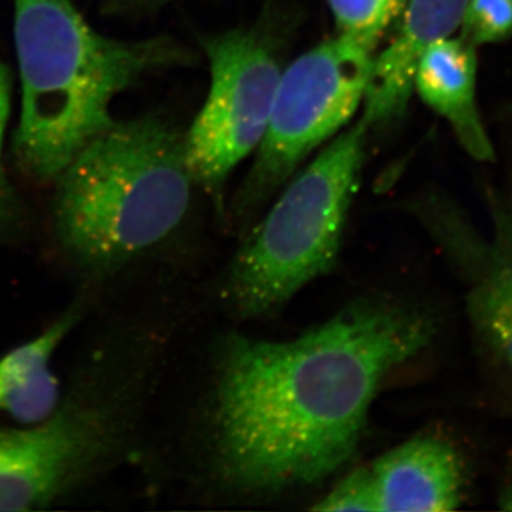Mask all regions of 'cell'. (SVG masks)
<instances>
[{"instance_id": "1", "label": "cell", "mask_w": 512, "mask_h": 512, "mask_svg": "<svg viewBox=\"0 0 512 512\" xmlns=\"http://www.w3.org/2000/svg\"><path fill=\"white\" fill-rule=\"evenodd\" d=\"M434 333L421 309L369 299L295 339L228 336L210 409L212 467L221 483L261 497L335 474L355 454L384 380Z\"/></svg>"}, {"instance_id": "2", "label": "cell", "mask_w": 512, "mask_h": 512, "mask_svg": "<svg viewBox=\"0 0 512 512\" xmlns=\"http://www.w3.org/2000/svg\"><path fill=\"white\" fill-rule=\"evenodd\" d=\"M22 103L13 133L19 170L37 183L57 175L114 123V100L158 70L191 64L168 36L123 40L87 22L74 0H12Z\"/></svg>"}, {"instance_id": "3", "label": "cell", "mask_w": 512, "mask_h": 512, "mask_svg": "<svg viewBox=\"0 0 512 512\" xmlns=\"http://www.w3.org/2000/svg\"><path fill=\"white\" fill-rule=\"evenodd\" d=\"M53 220L74 261L103 272L157 247L190 210L184 133L147 114L114 121L57 175Z\"/></svg>"}, {"instance_id": "4", "label": "cell", "mask_w": 512, "mask_h": 512, "mask_svg": "<svg viewBox=\"0 0 512 512\" xmlns=\"http://www.w3.org/2000/svg\"><path fill=\"white\" fill-rule=\"evenodd\" d=\"M369 131L360 119L339 134L245 232L222 286L235 315L258 318L282 308L336 264Z\"/></svg>"}, {"instance_id": "5", "label": "cell", "mask_w": 512, "mask_h": 512, "mask_svg": "<svg viewBox=\"0 0 512 512\" xmlns=\"http://www.w3.org/2000/svg\"><path fill=\"white\" fill-rule=\"evenodd\" d=\"M375 55L376 49L338 33L282 72L254 164L232 205L242 234L303 161L350 123L362 106Z\"/></svg>"}, {"instance_id": "6", "label": "cell", "mask_w": 512, "mask_h": 512, "mask_svg": "<svg viewBox=\"0 0 512 512\" xmlns=\"http://www.w3.org/2000/svg\"><path fill=\"white\" fill-rule=\"evenodd\" d=\"M202 46L211 87L184 133L185 157L195 185L222 210L228 178L264 137L282 70L274 42L259 29L205 37Z\"/></svg>"}, {"instance_id": "7", "label": "cell", "mask_w": 512, "mask_h": 512, "mask_svg": "<svg viewBox=\"0 0 512 512\" xmlns=\"http://www.w3.org/2000/svg\"><path fill=\"white\" fill-rule=\"evenodd\" d=\"M126 407L93 400L57 407L23 430H0V511L45 508L109 466L126 437Z\"/></svg>"}, {"instance_id": "8", "label": "cell", "mask_w": 512, "mask_h": 512, "mask_svg": "<svg viewBox=\"0 0 512 512\" xmlns=\"http://www.w3.org/2000/svg\"><path fill=\"white\" fill-rule=\"evenodd\" d=\"M466 464L441 436L414 437L370 466L356 468L312 510L323 512H443L460 507Z\"/></svg>"}, {"instance_id": "9", "label": "cell", "mask_w": 512, "mask_h": 512, "mask_svg": "<svg viewBox=\"0 0 512 512\" xmlns=\"http://www.w3.org/2000/svg\"><path fill=\"white\" fill-rule=\"evenodd\" d=\"M493 205L490 242L471 234L444 202H429L420 215L466 274L468 319L481 348L512 382V191Z\"/></svg>"}, {"instance_id": "10", "label": "cell", "mask_w": 512, "mask_h": 512, "mask_svg": "<svg viewBox=\"0 0 512 512\" xmlns=\"http://www.w3.org/2000/svg\"><path fill=\"white\" fill-rule=\"evenodd\" d=\"M466 3L407 0L389 45L373 57L362 103V120L370 130L387 126L406 113L421 57L437 40L460 29Z\"/></svg>"}, {"instance_id": "11", "label": "cell", "mask_w": 512, "mask_h": 512, "mask_svg": "<svg viewBox=\"0 0 512 512\" xmlns=\"http://www.w3.org/2000/svg\"><path fill=\"white\" fill-rule=\"evenodd\" d=\"M477 70V47L461 36L444 37L421 57L414 90L447 120L471 157L493 161L494 147L477 106Z\"/></svg>"}, {"instance_id": "12", "label": "cell", "mask_w": 512, "mask_h": 512, "mask_svg": "<svg viewBox=\"0 0 512 512\" xmlns=\"http://www.w3.org/2000/svg\"><path fill=\"white\" fill-rule=\"evenodd\" d=\"M76 320V312H67L45 332L0 359V413L23 426H35L53 416L60 406L53 355Z\"/></svg>"}, {"instance_id": "13", "label": "cell", "mask_w": 512, "mask_h": 512, "mask_svg": "<svg viewBox=\"0 0 512 512\" xmlns=\"http://www.w3.org/2000/svg\"><path fill=\"white\" fill-rule=\"evenodd\" d=\"M339 35L377 49L402 15L407 0H328Z\"/></svg>"}, {"instance_id": "14", "label": "cell", "mask_w": 512, "mask_h": 512, "mask_svg": "<svg viewBox=\"0 0 512 512\" xmlns=\"http://www.w3.org/2000/svg\"><path fill=\"white\" fill-rule=\"evenodd\" d=\"M460 30L476 47L503 42L512 35V0H467Z\"/></svg>"}, {"instance_id": "15", "label": "cell", "mask_w": 512, "mask_h": 512, "mask_svg": "<svg viewBox=\"0 0 512 512\" xmlns=\"http://www.w3.org/2000/svg\"><path fill=\"white\" fill-rule=\"evenodd\" d=\"M13 79L9 67L0 62V229L10 228L19 220V202L6 173L3 151L12 111Z\"/></svg>"}, {"instance_id": "16", "label": "cell", "mask_w": 512, "mask_h": 512, "mask_svg": "<svg viewBox=\"0 0 512 512\" xmlns=\"http://www.w3.org/2000/svg\"><path fill=\"white\" fill-rule=\"evenodd\" d=\"M173 2L175 0H107L103 10L116 18H143Z\"/></svg>"}, {"instance_id": "17", "label": "cell", "mask_w": 512, "mask_h": 512, "mask_svg": "<svg viewBox=\"0 0 512 512\" xmlns=\"http://www.w3.org/2000/svg\"><path fill=\"white\" fill-rule=\"evenodd\" d=\"M500 501V505L501 508H503V510L512 511V490L507 491V493H505L503 497H501Z\"/></svg>"}]
</instances>
